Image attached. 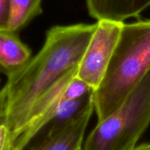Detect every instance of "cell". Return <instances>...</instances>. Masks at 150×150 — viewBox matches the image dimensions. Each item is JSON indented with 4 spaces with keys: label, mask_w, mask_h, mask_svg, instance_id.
<instances>
[{
    "label": "cell",
    "mask_w": 150,
    "mask_h": 150,
    "mask_svg": "<svg viewBox=\"0 0 150 150\" xmlns=\"http://www.w3.org/2000/svg\"><path fill=\"white\" fill-rule=\"evenodd\" d=\"M95 28L96 23L53 26L47 31L39 52L19 73L7 79L5 125L13 143L35 103L79 65Z\"/></svg>",
    "instance_id": "obj_1"
},
{
    "label": "cell",
    "mask_w": 150,
    "mask_h": 150,
    "mask_svg": "<svg viewBox=\"0 0 150 150\" xmlns=\"http://www.w3.org/2000/svg\"><path fill=\"white\" fill-rule=\"evenodd\" d=\"M150 70V20L123 24L118 42L93 92L98 122L119 108Z\"/></svg>",
    "instance_id": "obj_2"
},
{
    "label": "cell",
    "mask_w": 150,
    "mask_h": 150,
    "mask_svg": "<svg viewBox=\"0 0 150 150\" xmlns=\"http://www.w3.org/2000/svg\"><path fill=\"white\" fill-rule=\"evenodd\" d=\"M150 124V70L125 102L98 122L83 150H131Z\"/></svg>",
    "instance_id": "obj_3"
},
{
    "label": "cell",
    "mask_w": 150,
    "mask_h": 150,
    "mask_svg": "<svg viewBox=\"0 0 150 150\" xmlns=\"http://www.w3.org/2000/svg\"><path fill=\"white\" fill-rule=\"evenodd\" d=\"M124 23L98 21L96 28L80 62L76 77L95 92L104 77Z\"/></svg>",
    "instance_id": "obj_4"
},
{
    "label": "cell",
    "mask_w": 150,
    "mask_h": 150,
    "mask_svg": "<svg viewBox=\"0 0 150 150\" xmlns=\"http://www.w3.org/2000/svg\"><path fill=\"white\" fill-rule=\"evenodd\" d=\"M94 111L93 102L64 127L50 134L35 138L25 150H79L83 146L86 127Z\"/></svg>",
    "instance_id": "obj_5"
},
{
    "label": "cell",
    "mask_w": 150,
    "mask_h": 150,
    "mask_svg": "<svg viewBox=\"0 0 150 150\" xmlns=\"http://www.w3.org/2000/svg\"><path fill=\"white\" fill-rule=\"evenodd\" d=\"M90 16L98 21L124 23L130 18H138L150 7V0H86Z\"/></svg>",
    "instance_id": "obj_6"
},
{
    "label": "cell",
    "mask_w": 150,
    "mask_h": 150,
    "mask_svg": "<svg viewBox=\"0 0 150 150\" xmlns=\"http://www.w3.org/2000/svg\"><path fill=\"white\" fill-rule=\"evenodd\" d=\"M32 59V51L19 38L18 33L0 31V72L13 77Z\"/></svg>",
    "instance_id": "obj_7"
},
{
    "label": "cell",
    "mask_w": 150,
    "mask_h": 150,
    "mask_svg": "<svg viewBox=\"0 0 150 150\" xmlns=\"http://www.w3.org/2000/svg\"><path fill=\"white\" fill-rule=\"evenodd\" d=\"M42 0H10L9 32L18 33L31 21L42 13Z\"/></svg>",
    "instance_id": "obj_8"
},
{
    "label": "cell",
    "mask_w": 150,
    "mask_h": 150,
    "mask_svg": "<svg viewBox=\"0 0 150 150\" xmlns=\"http://www.w3.org/2000/svg\"><path fill=\"white\" fill-rule=\"evenodd\" d=\"M93 92V89L87 83L75 77L66 88L63 98L64 100H74L81 99Z\"/></svg>",
    "instance_id": "obj_9"
},
{
    "label": "cell",
    "mask_w": 150,
    "mask_h": 150,
    "mask_svg": "<svg viewBox=\"0 0 150 150\" xmlns=\"http://www.w3.org/2000/svg\"><path fill=\"white\" fill-rule=\"evenodd\" d=\"M10 18V0H0V31L8 30Z\"/></svg>",
    "instance_id": "obj_10"
},
{
    "label": "cell",
    "mask_w": 150,
    "mask_h": 150,
    "mask_svg": "<svg viewBox=\"0 0 150 150\" xmlns=\"http://www.w3.org/2000/svg\"><path fill=\"white\" fill-rule=\"evenodd\" d=\"M0 150H14L11 133L5 124L0 125Z\"/></svg>",
    "instance_id": "obj_11"
},
{
    "label": "cell",
    "mask_w": 150,
    "mask_h": 150,
    "mask_svg": "<svg viewBox=\"0 0 150 150\" xmlns=\"http://www.w3.org/2000/svg\"><path fill=\"white\" fill-rule=\"evenodd\" d=\"M7 88L5 85L1 88L0 92V125L5 124L7 115Z\"/></svg>",
    "instance_id": "obj_12"
},
{
    "label": "cell",
    "mask_w": 150,
    "mask_h": 150,
    "mask_svg": "<svg viewBox=\"0 0 150 150\" xmlns=\"http://www.w3.org/2000/svg\"><path fill=\"white\" fill-rule=\"evenodd\" d=\"M131 150H150V143H144L136 146Z\"/></svg>",
    "instance_id": "obj_13"
},
{
    "label": "cell",
    "mask_w": 150,
    "mask_h": 150,
    "mask_svg": "<svg viewBox=\"0 0 150 150\" xmlns=\"http://www.w3.org/2000/svg\"><path fill=\"white\" fill-rule=\"evenodd\" d=\"M79 150H83V149H82V148H81V149H79Z\"/></svg>",
    "instance_id": "obj_14"
},
{
    "label": "cell",
    "mask_w": 150,
    "mask_h": 150,
    "mask_svg": "<svg viewBox=\"0 0 150 150\" xmlns=\"http://www.w3.org/2000/svg\"><path fill=\"white\" fill-rule=\"evenodd\" d=\"M1 88H0V92H1Z\"/></svg>",
    "instance_id": "obj_15"
}]
</instances>
